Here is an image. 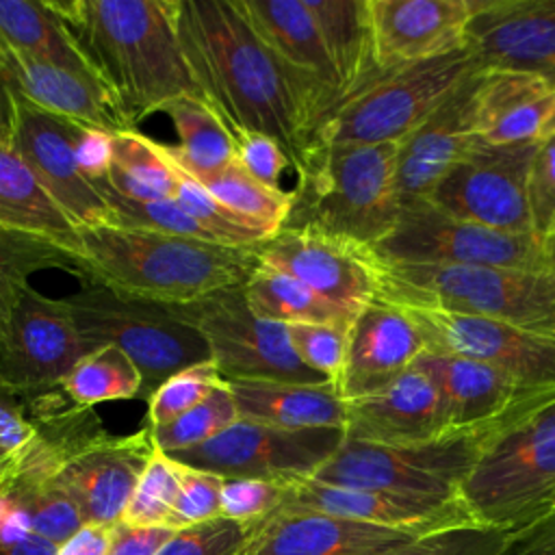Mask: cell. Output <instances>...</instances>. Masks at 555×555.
Wrapping results in <instances>:
<instances>
[{
    "label": "cell",
    "mask_w": 555,
    "mask_h": 555,
    "mask_svg": "<svg viewBox=\"0 0 555 555\" xmlns=\"http://www.w3.org/2000/svg\"><path fill=\"white\" fill-rule=\"evenodd\" d=\"M423 351L425 343L405 310L375 295L349 325L336 388L345 401L375 395L412 369Z\"/></svg>",
    "instance_id": "25"
},
{
    "label": "cell",
    "mask_w": 555,
    "mask_h": 555,
    "mask_svg": "<svg viewBox=\"0 0 555 555\" xmlns=\"http://www.w3.org/2000/svg\"><path fill=\"white\" fill-rule=\"evenodd\" d=\"M477 67L466 50L379 74L340 100L310 143L375 145L403 141ZM308 143V145H310Z\"/></svg>",
    "instance_id": "8"
},
{
    "label": "cell",
    "mask_w": 555,
    "mask_h": 555,
    "mask_svg": "<svg viewBox=\"0 0 555 555\" xmlns=\"http://www.w3.org/2000/svg\"><path fill=\"white\" fill-rule=\"evenodd\" d=\"M150 429L111 436L108 431L72 451L56 473V483L76 503L82 525H115L154 455Z\"/></svg>",
    "instance_id": "19"
},
{
    "label": "cell",
    "mask_w": 555,
    "mask_h": 555,
    "mask_svg": "<svg viewBox=\"0 0 555 555\" xmlns=\"http://www.w3.org/2000/svg\"><path fill=\"white\" fill-rule=\"evenodd\" d=\"M173 533L176 531L167 525L139 527L119 520L113 525L108 555H158Z\"/></svg>",
    "instance_id": "51"
},
{
    "label": "cell",
    "mask_w": 555,
    "mask_h": 555,
    "mask_svg": "<svg viewBox=\"0 0 555 555\" xmlns=\"http://www.w3.org/2000/svg\"><path fill=\"white\" fill-rule=\"evenodd\" d=\"M113 525H82L67 542L56 548V555H108Z\"/></svg>",
    "instance_id": "53"
},
{
    "label": "cell",
    "mask_w": 555,
    "mask_h": 555,
    "mask_svg": "<svg viewBox=\"0 0 555 555\" xmlns=\"http://www.w3.org/2000/svg\"><path fill=\"white\" fill-rule=\"evenodd\" d=\"M0 225L39 236L82 260L80 228L26 165L13 130H0Z\"/></svg>",
    "instance_id": "29"
},
{
    "label": "cell",
    "mask_w": 555,
    "mask_h": 555,
    "mask_svg": "<svg viewBox=\"0 0 555 555\" xmlns=\"http://www.w3.org/2000/svg\"><path fill=\"white\" fill-rule=\"evenodd\" d=\"M80 280L165 306L243 286L260 264L256 247H228L137 225L80 228Z\"/></svg>",
    "instance_id": "3"
},
{
    "label": "cell",
    "mask_w": 555,
    "mask_h": 555,
    "mask_svg": "<svg viewBox=\"0 0 555 555\" xmlns=\"http://www.w3.org/2000/svg\"><path fill=\"white\" fill-rule=\"evenodd\" d=\"M178 134V145L158 143L163 154L193 178L217 173L234 160V143L217 111L199 95H178L160 108Z\"/></svg>",
    "instance_id": "33"
},
{
    "label": "cell",
    "mask_w": 555,
    "mask_h": 555,
    "mask_svg": "<svg viewBox=\"0 0 555 555\" xmlns=\"http://www.w3.org/2000/svg\"><path fill=\"white\" fill-rule=\"evenodd\" d=\"M538 141L492 145L475 139L427 197L440 210L509 234H533L529 167Z\"/></svg>",
    "instance_id": "13"
},
{
    "label": "cell",
    "mask_w": 555,
    "mask_h": 555,
    "mask_svg": "<svg viewBox=\"0 0 555 555\" xmlns=\"http://www.w3.org/2000/svg\"><path fill=\"white\" fill-rule=\"evenodd\" d=\"M280 509L317 512L325 516L392 527L421 538L451 529L477 527L460 499H414L379 490L330 486L314 479L286 483Z\"/></svg>",
    "instance_id": "20"
},
{
    "label": "cell",
    "mask_w": 555,
    "mask_h": 555,
    "mask_svg": "<svg viewBox=\"0 0 555 555\" xmlns=\"http://www.w3.org/2000/svg\"><path fill=\"white\" fill-rule=\"evenodd\" d=\"M4 460H7V457H4ZM0 464H2V462H0Z\"/></svg>",
    "instance_id": "59"
},
{
    "label": "cell",
    "mask_w": 555,
    "mask_h": 555,
    "mask_svg": "<svg viewBox=\"0 0 555 555\" xmlns=\"http://www.w3.org/2000/svg\"><path fill=\"white\" fill-rule=\"evenodd\" d=\"M74 154L82 176L91 184L95 186L106 184L111 158H113V132L91 128V126H80L74 143Z\"/></svg>",
    "instance_id": "50"
},
{
    "label": "cell",
    "mask_w": 555,
    "mask_h": 555,
    "mask_svg": "<svg viewBox=\"0 0 555 555\" xmlns=\"http://www.w3.org/2000/svg\"><path fill=\"white\" fill-rule=\"evenodd\" d=\"M527 195L533 234L548 245L555 232V134L540 139L535 145Z\"/></svg>",
    "instance_id": "48"
},
{
    "label": "cell",
    "mask_w": 555,
    "mask_h": 555,
    "mask_svg": "<svg viewBox=\"0 0 555 555\" xmlns=\"http://www.w3.org/2000/svg\"><path fill=\"white\" fill-rule=\"evenodd\" d=\"M377 295L392 304L440 308L555 336V271L408 264L377 256Z\"/></svg>",
    "instance_id": "6"
},
{
    "label": "cell",
    "mask_w": 555,
    "mask_h": 555,
    "mask_svg": "<svg viewBox=\"0 0 555 555\" xmlns=\"http://www.w3.org/2000/svg\"><path fill=\"white\" fill-rule=\"evenodd\" d=\"M0 76L15 95L48 113L106 132L132 130L95 76L35 59L7 46L2 39Z\"/></svg>",
    "instance_id": "27"
},
{
    "label": "cell",
    "mask_w": 555,
    "mask_h": 555,
    "mask_svg": "<svg viewBox=\"0 0 555 555\" xmlns=\"http://www.w3.org/2000/svg\"><path fill=\"white\" fill-rule=\"evenodd\" d=\"M496 555H555V512L507 533Z\"/></svg>",
    "instance_id": "52"
},
{
    "label": "cell",
    "mask_w": 555,
    "mask_h": 555,
    "mask_svg": "<svg viewBox=\"0 0 555 555\" xmlns=\"http://www.w3.org/2000/svg\"><path fill=\"white\" fill-rule=\"evenodd\" d=\"M173 17L199 95L230 132L275 139L293 165L338 104V93L278 59L232 0H176Z\"/></svg>",
    "instance_id": "1"
},
{
    "label": "cell",
    "mask_w": 555,
    "mask_h": 555,
    "mask_svg": "<svg viewBox=\"0 0 555 555\" xmlns=\"http://www.w3.org/2000/svg\"><path fill=\"white\" fill-rule=\"evenodd\" d=\"M89 351L65 299L28 286L0 336V386L22 399L54 390Z\"/></svg>",
    "instance_id": "15"
},
{
    "label": "cell",
    "mask_w": 555,
    "mask_h": 555,
    "mask_svg": "<svg viewBox=\"0 0 555 555\" xmlns=\"http://www.w3.org/2000/svg\"><path fill=\"white\" fill-rule=\"evenodd\" d=\"M397 306L416 325L425 351L477 360L527 386L555 388V336L440 308Z\"/></svg>",
    "instance_id": "14"
},
{
    "label": "cell",
    "mask_w": 555,
    "mask_h": 555,
    "mask_svg": "<svg viewBox=\"0 0 555 555\" xmlns=\"http://www.w3.org/2000/svg\"><path fill=\"white\" fill-rule=\"evenodd\" d=\"M126 124L199 95L176 33V0H48ZM202 98V95H199Z\"/></svg>",
    "instance_id": "2"
},
{
    "label": "cell",
    "mask_w": 555,
    "mask_h": 555,
    "mask_svg": "<svg viewBox=\"0 0 555 555\" xmlns=\"http://www.w3.org/2000/svg\"><path fill=\"white\" fill-rule=\"evenodd\" d=\"M221 475L180 464V490L167 527L180 531L221 516Z\"/></svg>",
    "instance_id": "45"
},
{
    "label": "cell",
    "mask_w": 555,
    "mask_h": 555,
    "mask_svg": "<svg viewBox=\"0 0 555 555\" xmlns=\"http://www.w3.org/2000/svg\"><path fill=\"white\" fill-rule=\"evenodd\" d=\"M234 160L258 182L282 189V171L291 165L286 150L271 137L251 130H232Z\"/></svg>",
    "instance_id": "49"
},
{
    "label": "cell",
    "mask_w": 555,
    "mask_h": 555,
    "mask_svg": "<svg viewBox=\"0 0 555 555\" xmlns=\"http://www.w3.org/2000/svg\"><path fill=\"white\" fill-rule=\"evenodd\" d=\"M0 39L35 59L95 76L48 0H0Z\"/></svg>",
    "instance_id": "34"
},
{
    "label": "cell",
    "mask_w": 555,
    "mask_h": 555,
    "mask_svg": "<svg viewBox=\"0 0 555 555\" xmlns=\"http://www.w3.org/2000/svg\"><path fill=\"white\" fill-rule=\"evenodd\" d=\"M171 310L204 336L225 382H330L297 358L284 323L262 319L249 308L243 286L221 288Z\"/></svg>",
    "instance_id": "10"
},
{
    "label": "cell",
    "mask_w": 555,
    "mask_h": 555,
    "mask_svg": "<svg viewBox=\"0 0 555 555\" xmlns=\"http://www.w3.org/2000/svg\"><path fill=\"white\" fill-rule=\"evenodd\" d=\"M496 427L462 431L412 447H390L345 436L336 453L310 479L343 488L453 501L460 499L462 481Z\"/></svg>",
    "instance_id": "9"
},
{
    "label": "cell",
    "mask_w": 555,
    "mask_h": 555,
    "mask_svg": "<svg viewBox=\"0 0 555 555\" xmlns=\"http://www.w3.org/2000/svg\"><path fill=\"white\" fill-rule=\"evenodd\" d=\"M9 455H11V453H7V451H4V449H2V447H0V462H2V460H4V457H9Z\"/></svg>",
    "instance_id": "56"
},
{
    "label": "cell",
    "mask_w": 555,
    "mask_h": 555,
    "mask_svg": "<svg viewBox=\"0 0 555 555\" xmlns=\"http://www.w3.org/2000/svg\"><path fill=\"white\" fill-rule=\"evenodd\" d=\"M366 9L384 72L464 50L470 0H366Z\"/></svg>",
    "instance_id": "24"
},
{
    "label": "cell",
    "mask_w": 555,
    "mask_h": 555,
    "mask_svg": "<svg viewBox=\"0 0 555 555\" xmlns=\"http://www.w3.org/2000/svg\"><path fill=\"white\" fill-rule=\"evenodd\" d=\"M15 121V93L0 76V130H13Z\"/></svg>",
    "instance_id": "54"
},
{
    "label": "cell",
    "mask_w": 555,
    "mask_h": 555,
    "mask_svg": "<svg viewBox=\"0 0 555 555\" xmlns=\"http://www.w3.org/2000/svg\"><path fill=\"white\" fill-rule=\"evenodd\" d=\"M460 501L477 527L503 533L555 512V395L490 434Z\"/></svg>",
    "instance_id": "5"
},
{
    "label": "cell",
    "mask_w": 555,
    "mask_h": 555,
    "mask_svg": "<svg viewBox=\"0 0 555 555\" xmlns=\"http://www.w3.org/2000/svg\"><path fill=\"white\" fill-rule=\"evenodd\" d=\"M551 258H553V271H555V249H551Z\"/></svg>",
    "instance_id": "58"
},
{
    "label": "cell",
    "mask_w": 555,
    "mask_h": 555,
    "mask_svg": "<svg viewBox=\"0 0 555 555\" xmlns=\"http://www.w3.org/2000/svg\"><path fill=\"white\" fill-rule=\"evenodd\" d=\"M85 124L48 113L15 95L13 143L43 189L78 228L111 225L115 210L76 160L74 143Z\"/></svg>",
    "instance_id": "17"
},
{
    "label": "cell",
    "mask_w": 555,
    "mask_h": 555,
    "mask_svg": "<svg viewBox=\"0 0 555 555\" xmlns=\"http://www.w3.org/2000/svg\"><path fill=\"white\" fill-rule=\"evenodd\" d=\"M173 199L195 221H199L219 245H228V247H256V245L264 243L267 238H271L264 230H260L251 221L234 215L223 204H219L195 178H191L182 169H178V189H176V197Z\"/></svg>",
    "instance_id": "41"
},
{
    "label": "cell",
    "mask_w": 555,
    "mask_h": 555,
    "mask_svg": "<svg viewBox=\"0 0 555 555\" xmlns=\"http://www.w3.org/2000/svg\"><path fill=\"white\" fill-rule=\"evenodd\" d=\"M63 269L80 278V262L65 249L11 228L0 225V336L9 325L13 308L26 293L35 271Z\"/></svg>",
    "instance_id": "37"
},
{
    "label": "cell",
    "mask_w": 555,
    "mask_h": 555,
    "mask_svg": "<svg viewBox=\"0 0 555 555\" xmlns=\"http://www.w3.org/2000/svg\"><path fill=\"white\" fill-rule=\"evenodd\" d=\"M251 533L249 525L217 516L176 531L158 555H236Z\"/></svg>",
    "instance_id": "46"
},
{
    "label": "cell",
    "mask_w": 555,
    "mask_h": 555,
    "mask_svg": "<svg viewBox=\"0 0 555 555\" xmlns=\"http://www.w3.org/2000/svg\"><path fill=\"white\" fill-rule=\"evenodd\" d=\"M143 377L137 364L119 347L102 345L82 356L61 382V392L76 405L95 408L141 395Z\"/></svg>",
    "instance_id": "38"
},
{
    "label": "cell",
    "mask_w": 555,
    "mask_h": 555,
    "mask_svg": "<svg viewBox=\"0 0 555 555\" xmlns=\"http://www.w3.org/2000/svg\"><path fill=\"white\" fill-rule=\"evenodd\" d=\"M464 50L486 72L555 85V0H470Z\"/></svg>",
    "instance_id": "18"
},
{
    "label": "cell",
    "mask_w": 555,
    "mask_h": 555,
    "mask_svg": "<svg viewBox=\"0 0 555 555\" xmlns=\"http://www.w3.org/2000/svg\"><path fill=\"white\" fill-rule=\"evenodd\" d=\"M102 186L132 202L173 199L178 169L163 154L158 141L137 130H121L113 132V158Z\"/></svg>",
    "instance_id": "35"
},
{
    "label": "cell",
    "mask_w": 555,
    "mask_h": 555,
    "mask_svg": "<svg viewBox=\"0 0 555 555\" xmlns=\"http://www.w3.org/2000/svg\"><path fill=\"white\" fill-rule=\"evenodd\" d=\"M236 418H238L236 401L232 397L230 386L223 382L206 399H202L197 405H193L178 418L160 427H147V429L158 451L176 453L215 438L219 431L230 427Z\"/></svg>",
    "instance_id": "40"
},
{
    "label": "cell",
    "mask_w": 555,
    "mask_h": 555,
    "mask_svg": "<svg viewBox=\"0 0 555 555\" xmlns=\"http://www.w3.org/2000/svg\"><path fill=\"white\" fill-rule=\"evenodd\" d=\"M483 69L473 67L397 147L399 206L427 199L451 165L477 139L475 104Z\"/></svg>",
    "instance_id": "21"
},
{
    "label": "cell",
    "mask_w": 555,
    "mask_h": 555,
    "mask_svg": "<svg viewBox=\"0 0 555 555\" xmlns=\"http://www.w3.org/2000/svg\"><path fill=\"white\" fill-rule=\"evenodd\" d=\"M223 382L225 379L212 360H204L173 373L150 395L143 427H160L178 418Z\"/></svg>",
    "instance_id": "43"
},
{
    "label": "cell",
    "mask_w": 555,
    "mask_h": 555,
    "mask_svg": "<svg viewBox=\"0 0 555 555\" xmlns=\"http://www.w3.org/2000/svg\"><path fill=\"white\" fill-rule=\"evenodd\" d=\"M555 108V85L533 74H481L475 104V134L483 143L540 141Z\"/></svg>",
    "instance_id": "28"
},
{
    "label": "cell",
    "mask_w": 555,
    "mask_h": 555,
    "mask_svg": "<svg viewBox=\"0 0 555 555\" xmlns=\"http://www.w3.org/2000/svg\"><path fill=\"white\" fill-rule=\"evenodd\" d=\"M304 4L334 65L340 100L384 74L375 59L366 0H304Z\"/></svg>",
    "instance_id": "32"
},
{
    "label": "cell",
    "mask_w": 555,
    "mask_h": 555,
    "mask_svg": "<svg viewBox=\"0 0 555 555\" xmlns=\"http://www.w3.org/2000/svg\"><path fill=\"white\" fill-rule=\"evenodd\" d=\"M249 308L269 321L275 323H332L345 321L351 323L353 317L336 308L327 299L312 293L299 280L267 267L258 264L249 280L243 284Z\"/></svg>",
    "instance_id": "36"
},
{
    "label": "cell",
    "mask_w": 555,
    "mask_h": 555,
    "mask_svg": "<svg viewBox=\"0 0 555 555\" xmlns=\"http://www.w3.org/2000/svg\"><path fill=\"white\" fill-rule=\"evenodd\" d=\"M260 264L273 267L336 308L356 317L377 295V256L371 247L304 225H284L258 245Z\"/></svg>",
    "instance_id": "16"
},
{
    "label": "cell",
    "mask_w": 555,
    "mask_h": 555,
    "mask_svg": "<svg viewBox=\"0 0 555 555\" xmlns=\"http://www.w3.org/2000/svg\"><path fill=\"white\" fill-rule=\"evenodd\" d=\"M284 490H286V483L267 481V479H249V477L223 479L221 516L254 527L282 507Z\"/></svg>",
    "instance_id": "47"
},
{
    "label": "cell",
    "mask_w": 555,
    "mask_h": 555,
    "mask_svg": "<svg viewBox=\"0 0 555 555\" xmlns=\"http://www.w3.org/2000/svg\"><path fill=\"white\" fill-rule=\"evenodd\" d=\"M232 4L278 59L319 78L340 100L334 65L304 0H232Z\"/></svg>",
    "instance_id": "31"
},
{
    "label": "cell",
    "mask_w": 555,
    "mask_h": 555,
    "mask_svg": "<svg viewBox=\"0 0 555 555\" xmlns=\"http://www.w3.org/2000/svg\"><path fill=\"white\" fill-rule=\"evenodd\" d=\"M548 134H555V108H553V113H551V117H548V121H546L544 132H542L540 139H544V137H548Z\"/></svg>",
    "instance_id": "55"
},
{
    "label": "cell",
    "mask_w": 555,
    "mask_h": 555,
    "mask_svg": "<svg viewBox=\"0 0 555 555\" xmlns=\"http://www.w3.org/2000/svg\"><path fill=\"white\" fill-rule=\"evenodd\" d=\"M349 325L351 323L345 321L291 323L286 325V334L297 358L308 369L336 384L345 364Z\"/></svg>",
    "instance_id": "44"
},
{
    "label": "cell",
    "mask_w": 555,
    "mask_h": 555,
    "mask_svg": "<svg viewBox=\"0 0 555 555\" xmlns=\"http://www.w3.org/2000/svg\"><path fill=\"white\" fill-rule=\"evenodd\" d=\"M345 403V436L356 440L412 447L457 434L438 386L416 364L384 390Z\"/></svg>",
    "instance_id": "26"
},
{
    "label": "cell",
    "mask_w": 555,
    "mask_h": 555,
    "mask_svg": "<svg viewBox=\"0 0 555 555\" xmlns=\"http://www.w3.org/2000/svg\"><path fill=\"white\" fill-rule=\"evenodd\" d=\"M236 401L238 418L282 429H345L347 403L334 382H225Z\"/></svg>",
    "instance_id": "30"
},
{
    "label": "cell",
    "mask_w": 555,
    "mask_h": 555,
    "mask_svg": "<svg viewBox=\"0 0 555 555\" xmlns=\"http://www.w3.org/2000/svg\"><path fill=\"white\" fill-rule=\"evenodd\" d=\"M178 490L180 464L156 449L139 477L121 520L139 527L167 525V518L178 499Z\"/></svg>",
    "instance_id": "42"
},
{
    "label": "cell",
    "mask_w": 555,
    "mask_h": 555,
    "mask_svg": "<svg viewBox=\"0 0 555 555\" xmlns=\"http://www.w3.org/2000/svg\"><path fill=\"white\" fill-rule=\"evenodd\" d=\"M195 180L219 204H223L234 215L251 221L269 236H275L288 221L293 208V191L273 189L258 182L236 160H232L217 173Z\"/></svg>",
    "instance_id": "39"
},
{
    "label": "cell",
    "mask_w": 555,
    "mask_h": 555,
    "mask_svg": "<svg viewBox=\"0 0 555 555\" xmlns=\"http://www.w3.org/2000/svg\"><path fill=\"white\" fill-rule=\"evenodd\" d=\"M345 429H282L236 418L215 438L176 453L171 460L230 477L293 483L310 479L343 444Z\"/></svg>",
    "instance_id": "12"
},
{
    "label": "cell",
    "mask_w": 555,
    "mask_h": 555,
    "mask_svg": "<svg viewBox=\"0 0 555 555\" xmlns=\"http://www.w3.org/2000/svg\"><path fill=\"white\" fill-rule=\"evenodd\" d=\"M440 390L453 431L496 427L514 414L555 395V388L527 386L477 360L423 351L414 362Z\"/></svg>",
    "instance_id": "23"
},
{
    "label": "cell",
    "mask_w": 555,
    "mask_h": 555,
    "mask_svg": "<svg viewBox=\"0 0 555 555\" xmlns=\"http://www.w3.org/2000/svg\"><path fill=\"white\" fill-rule=\"evenodd\" d=\"M78 334L89 349L113 345L137 364L143 377L141 395H150L173 373L210 360L204 336L171 310V306L121 295L98 282L65 297Z\"/></svg>",
    "instance_id": "7"
},
{
    "label": "cell",
    "mask_w": 555,
    "mask_h": 555,
    "mask_svg": "<svg viewBox=\"0 0 555 555\" xmlns=\"http://www.w3.org/2000/svg\"><path fill=\"white\" fill-rule=\"evenodd\" d=\"M388 262L475 264L553 271L548 245L535 234H509L440 210L429 199L401 206L392 232L373 247Z\"/></svg>",
    "instance_id": "11"
},
{
    "label": "cell",
    "mask_w": 555,
    "mask_h": 555,
    "mask_svg": "<svg viewBox=\"0 0 555 555\" xmlns=\"http://www.w3.org/2000/svg\"><path fill=\"white\" fill-rule=\"evenodd\" d=\"M399 143H310L293 163L297 186L288 228H317L375 247L399 221L395 184Z\"/></svg>",
    "instance_id": "4"
},
{
    "label": "cell",
    "mask_w": 555,
    "mask_h": 555,
    "mask_svg": "<svg viewBox=\"0 0 555 555\" xmlns=\"http://www.w3.org/2000/svg\"><path fill=\"white\" fill-rule=\"evenodd\" d=\"M548 249H555V232H553V236H551V241H548Z\"/></svg>",
    "instance_id": "57"
},
{
    "label": "cell",
    "mask_w": 555,
    "mask_h": 555,
    "mask_svg": "<svg viewBox=\"0 0 555 555\" xmlns=\"http://www.w3.org/2000/svg\"><path fill=\"white\" fill-rule=\"evenodd\" d=\"M423 540L392 527L278 509L251 527L236 555H405L416 551Z\"/></svg>",
    "instance_id": "22"
}]
</instances>
